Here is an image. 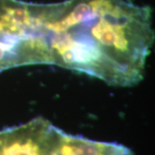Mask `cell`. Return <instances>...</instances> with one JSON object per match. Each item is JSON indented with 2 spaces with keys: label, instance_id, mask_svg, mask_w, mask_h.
Listing matches in <instances>:
<instances>
[{
  "label": "cell",
  "instance_id": "6da1fadb",
  "mask_svg": "<svg viewBox=\"0 0 155 155\" xmlns=\"http://www.w3.org/2000/svg\"><path fill=\"white\" fill-rule=\"evenodd\" d=\"M51 43L54 66L132 86L144 78L154 33L147 6L127 0L59 3Z\"/></svg>",
  "mask_w": 155,
  "mask_h": 155
},
{
  "label": "cell",
  "instance_id": "7a4b0ae2",
  "mask_svg": "<svg viewBox=\"0 0 155 155\" xmlns=\"http://www.w3.org/2000/svg\"><path fill=\"white\" fill-rule=\"evenodd\" d=\"M55 127L47 119L37 117L0 130V155H48Z\"/></svg>",
  "mask_w": 155,
  "mask_h": 155
},
{
  "label": "cell",
  "instance_id": "3957f363",
  "mask_svg": "<svg viewBox=\"0 0 155 155\" xmlns=\"http://www.w3.org/2000/svg\"><path fill=\"white\" fill-rule=\"evenodd\" d=\"M22 66H27L26 41L11 0H0V72Z\"/></svg>",
  "mask_w": 155,
  "mask_h": 155
},
{
  "label": "cell",
  "instance_id": "277c9868",
  "mask_svg": "<svg viewBox=\"0 0 155 155\" xmlns=\"http://www.w3.org/2000/svg\"><path fill=\"white\" fill-rule=\"evenodd\" d=\"M48 155H134L123 145L70 134L55 127Z\"/></svg>",
  "mask_w": 155,
  "mask_h": 155
},
{
  "label": "cell",
  "instance_id": "5b68a950",
  "mask_svg": "<svg viewBox=\"0 0 155 155\" xmlns=\"http://www.w3.org/2000/svg\"><path fill=\"white\" fill-rule=\"evenodd\" d=\"M37 16H38V5H37ZM39 21V19H38ZM39 34H40V29H39ZM38 40H39V37H38ZM40 43V42H39ZM40 48H41V45H40ZM41 54H42V57H43V53H42V50H41ZM43 62H44V57H43Z\"/></svg>",
  "mask_w": 155,
  "mask_h": 155
},
{
  "label": "cell",
  "instance_id": "8992f818",
  "mask_svg": "<svg viewBox=\"0 0 155 155\" xmlns=\"http://www.w3.org/2000/svg\"><path fill=\"white\" fill-rule=\"evenodd\" d=\"M38 11H39V4H38ZM38 19H39V17H38ZM39 29H40V27H39ZM39 35H40V34H39ZM39 42H40V41H39ZM41 50H42V48H41ZM42 53H43V51H42ZM43 57H44V54H43ZM44 64H45V59H44Z\"/></svg>",
  "mask_w": 155,
  "mask_h": 155
}]
</instances>
